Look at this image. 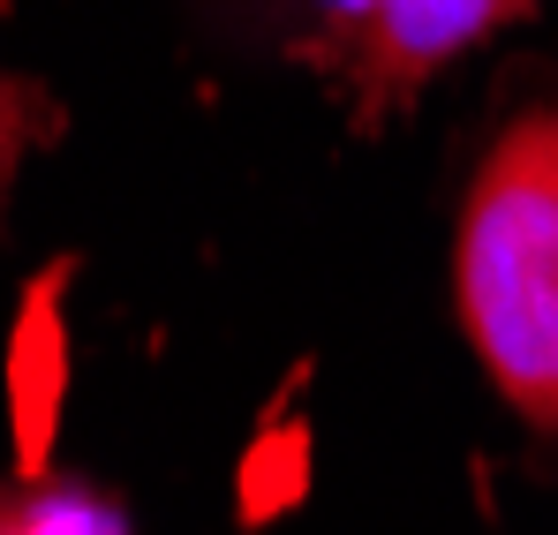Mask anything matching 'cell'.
I'll return each mask as SVG.
<instances>
[{"label": "cell", "mask_w": 558, "mask_h": 535, "mask_svg": "<svg viewBox=\"0 0 558 535\" xmlns=\"http://www.w3.org/2000/svg\"><path fill=\"white\" fill-rule=\"evenodd\" d=\"M453 309L490 392L536 438H558V106H521L475 159Z\"/></svg>", "instance_id": "1"}, {"label": "cell", "mask_w": 558, "mask_h": 535, "mask_svg": "<svg viewBox=\"0 0 558 535\" xmlns=\"http://www.w3.org/2000/svg\"><path fill=\"white\" fill-rule=\"evenodd\" d=\"M536 0H355L332 38V76L348 90L355 121L377 129L385 113L415 106L446 61L475 53L490 31L529 15Z\"/></svg>", "instance_id": "2"}, {"label": "cell", "mask_w": 558, "mask_h": 535, "mask_svg": "<svg viewBox=\"0 0 558 535\" xmlns=\"http://www.w3.org/2000/svg\"><path fill=\"white\" fill-rule=\"evenodd\" d=\"M0 535H136V528L92 483L23 475V483H0Z\"/></svg>", "instance_id": "3"}, {"label": "cell", "mask_w": 558, "mask_h": 535, "mask_svg": "<svg viewBox=\"0 0 558 535\" xmlns=\"http://www.w3.org/2000/svg\"><path fill=\"white\" fill-rule=\"evenodd\" d=\"M53 129H61V113H53L46 84L0 69V211H8V189H15V174H23V159H31Z\"/></svg>", "instance_id": "4"}]
</instances>
